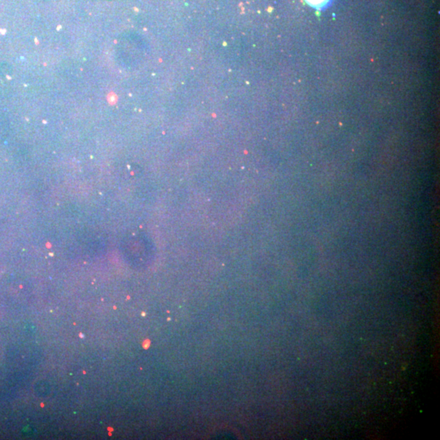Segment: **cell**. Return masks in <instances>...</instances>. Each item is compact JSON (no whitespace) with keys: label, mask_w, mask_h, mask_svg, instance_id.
<instances>
[{"label":"cell","mask_w":440,"mask_h":440,"mask_svg":"<svg viewBox=\"0 0 440 440\" xmlns=\"http://www.w3.org/2000/svg\"><path fill=\"white\" fill-rule=\"evenodd\" d=\"M327 0H307V2L314 6H320L326 2Z\"/></svg>","instance_id":"6da1fadb"}]
</instances>
